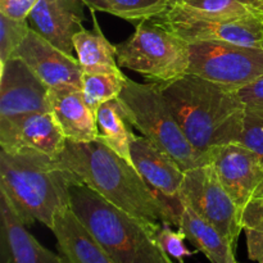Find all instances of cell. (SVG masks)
Here are the masks:
<instances>
[{
  "label": "cell",
  "mask_w": 263,
  "mask_h": 263,
  "mask_svg": "<svg viewBox=\"0 0 263 263\" xmlns=\"http://www.w3.org/2000/svg\"><path fill=\"white\" fill-rule=\"evenodd\" d=\"M117 63L154 82H168L187 73L189 43L157 22L141 21L128 40L116 45Z\"/></svg>",
  "instance_id": "6"
},
{
  "label": "cell",
  "mask_w": 263,
  "mask_h": 263,
  "mask_svg": "<svg viewBox=\"0 0 263 263\" xmlns=\"http://www.w3.org/2000/svg\"><path fill=\"white\" fill-rule=\"evenodd\" d=\"M154 20L186 43L223 41L263 49V14L208 17L171 2L168 9Z\"/></svg>",
  "instance_id": "8"
},
{
  "label": "cell",
  "mask_w": 263,
  "mask_h": 263,
  "mask_svg": "<svg viewBox=\"0 0 263 263\" xmlns=\"http://www.w3.org/2000/svg\"><path fill=\"white\" fill-rule=\"evenodd\" d=\"M49 105L67 141L90 143L98 139L97 115L85 102L81 87L73 85L49 89Z\"/></svg>",
  "instance_id": "16"
},
{
  "label": "cell",
  "mask_w": 263,
  "mask_h": 263,
  "mask_svg": "<svg viewBox=\"0 0 263 263\" xmlns=\"http://www.w3.org/2000/svg\"><path fill=\"white\" fill-rule=\"evenodd\" d=\"M66 138L50 112H35L0 118L2 151H33L57 158L66 146Z\"/></svg>",
  "instance_id": "11"
},
{
  "label": "cell",
  "mask_w": 263,
  "mask_h": 263,
  "mask_svg": "<svg viewBox=\"0 0 263 263\" xmlns=\"http://www.w3.org/2000/svg\"><path fill=\"white\" fill-rule=\"evenodd\" d=\"M117 100L128 123L171 156L182 171L203 166L164 99L158 82L139 84L127 77Z\"/></svg>",
  "instance_id": "5"
},
{
  "label": "cell",
  "mask_w": 263,
  "mask_h": 263,
  "mask_svg": "<svg viewBox=\"0 0 263 263\" xmlns=\"http://www.w3.org/2000/svg\"><path fill=\"white\" fill-rule=\"evenodd\" d=\"M243 229L263 230V198H253L243 210Z\"/></svg>",
  "instance_id": "29"
},
{
  "label": "cell",
  "mask_w": 263,
  "mask_h": 263,
  "mask_svg": "<svg viewBox=\"0 0 263 263\" xmlns=\"http://www.w3.org/2000/svg\"><path fill=\"white\" fill-rule=\"evenodd\" d=\"M99 135L98 140L112 149L120 157L125 158L130 163L131 161V143L134 140V134L128 127V121L126 120L118 100H110L104 103L98 109L97 113Z\"/></svg>",
  "instance_id": "21"
},
{
  "label": "cell",
  "mask_w": 263,
  "mask_h": 263,
  "mask_svg": "<svg viewBox=\"0 0 263 263\" xmlns=\"http://www.w3.org/2000/svg\"><path fill=\"white\" fill-rule=\"evenodd\" d=\"M192 12L208 17L239 18L263 14L261 0H171Z\"/></svg>",
  "instance_id": "23"
},
{
  "label": "cell",
  "mask_w": 263,
  "mask_h": 263,
  "mask_svg": "<svg viewBox=\"0 0 263 263\" xmlns=\"http://www.w3.org/2000/svg\"><path fill=\"white\" fill-rule=\"evenodd\" d=\"M157 244L159 248L164 252L168 257H172L180 263H184V259L192 257L194 252L190 251L185 246V234L179 229V231L172 230V225L170 223H162L157 230L156 235Z\"/></svg>",
  "instance_id": "27"
},
{
  "label": "cell",
  "mask_w": 263,
  "mask_h": 263,
  "mask_svg": "<svg viewBox=\"0 0 263 263\" xmlns=\"http://www.w3.org/2000/svg\"><path fill=\"white\" fill-rule=\"evenodd\" d=\"M238 143L253 152L263 164V108L246 107Z\"/></svg>",
  "instance_id": "25"
},
{
  "label": "cell",
  "mask_w": 263,
  "mask_h": 263,
  "mask_svg": "<svg viewBox=\"0 0 263 263\" xmlns=\"http://www.w3.org/2000/svg\"><path fill=\"white\" fill-rule=\"evenodd\" d=\"M261 2H262V3H263V0H261Z\"/></svg>",
  "instance_id": "33"
},
{
  "label": "cell",
  "mask_w": 263,
  "mask_h": 263,
  "mask_svg": "<svg viewBox=\"0 0 263 263\" xmlns=\"http://www.w3.org/2000/svg\"><path fill=\"white\" fill-rule=\"evenodd\" d=\"M131 161L149 186L167 202L182 204L180 200L185 172L171 156L159 149L145 136H134Z\"/></svg>",
  "instance_id": "15"
},
{
  "label": "cell",
  "mask_w": 263,
  "mask_h": 263,
  "mask_svg": "<svg viewBox=\"0 0 263 263\" xmlns=\"http://www.w3.org/2000/svg\"><path fill=\"white\" fill-rule=\"evenodd\" d=\"M158 85L202 164L212 148L238 143L246 105L236 91L190 73Z\"/></svg>",
  "instance_id": "2"
},
{
  "label": "cell",
  "mask_w": 263,
  "mask_h": 263,
  "mask_svg": "<svg viewBox=\"0 0 263 263\" xmlns=\"http://www.w3.org/2000/svg\"><path fill=\"white\" fill-rule=\"evenodd\" d=\"M91 13L94 28L92 30L84 28L73 37L74 51L77 54V61L81 66L82 73L92 74L122 72L117 63L116 45L108 41L95 18L94 10H91Z\"/></svg>",
  "instance_id": "20"
},
{
  "label": "cell",
  "mask_w": 263,
  "mask_h": 263,
  "mask_svg": "<svg viewBox=\"0 0 263 263\" xmlns=\"http://www.w3.org/2000/svg\"><path fill=\"white\" fill-rule=\"evenodd\" d=\"M3 263H61L59 254L41 246L26 229V223L7 195L0 192Z\"/></svg>",
  "instance_id": "17"
},
{
  "label": "cell",
  "mask_w": 263,
  "mask_h": 263,
  "mask_svg": "<svg viewBox=\"0 0 263 263\" xmlns=\"http://www.w3.org/2000/svg\"><path fill=\"white\" fill-rule=\"evenodd\" d=\"M127 77L122 73H82V94L90 109L97 115L104 103L116 100L123 90Z\"/></svg>",
  "instance_id": "24"
},
{
  "label": "cell",
  "mask_w": 263,
  "mask_h": 263,
  "mask_svg": "<svg viewBox=\"0 0 263 263\" xmlns=\"http://www.w3.org/2000/svg\"><path fill=\"white\" fill-rule=\"evenodd\" d=\"M55 163L156 233L162 223L179 228L181 213L149 186L133 163L98 139L90 143L67 141Z\"/></svg>",
  "instance_id": "1"
},
{
  "label": "cell",
  "mask_w": 263,
  "mask_h": 263,
  "mask_svg": "<svg viewBox=\"0 0 263 263\" xmlns=\"http://www.w3.org/2000/svg\"><path fill=\"white\" fill-rule=\"evenodd\" d=\"M50 230L61 263H115L71 207L57 213Z\"/></svg>",
  "instance_id": "18"
},
{
  "label": "cell",
  "mask_w": 263,
  "mask_h": 263,
  "mask_svg": "<svg viewBox=\"0 0 263 263\" xmlns=\"http://www.w3.org/2000/svg\"><path fill=\"white\" fill-rule=\"evenodd\" d=\"M89 9L108 13L128 22H141L161 15L171 0H82Z\"/></svg>",
  "instance_id": "22"
},
{
  "label": "cell",
  "mask_w": 263,
  "mask_h": 263,
  "mask_svg": "<svg viewBox=\"0 0 263 263\" xmlns=\"http://www.w3.org/2000/svg\"><path fill=\"white\" fill-rule=\"evenodd\" d=\"M247 248L252 261L263 263V230L246 229Z\"/></svg>",
  "instance_id": "31"
},
{
  "label": "cell",
  "mask_w": 263,
  "mask_h": 263,
  "mask_svg": "<svg viewBox=\"0 0 263 263\" xmlns=\"http://www.w3.org/2000/svg\"><path fill=\"white\" fill-rule=\"evenodd\" d=\"M236 95L246 107L263 108V76L236 90Z\"/></svg>",
  "instance_id": "30"
},
{
  "label": "cell",
  "mask_w": 263,
  "mask_h": 263,
  "mask_svg": "<svg viewBox=\"0 0 263 263\" xmlns=\"http://www.w3.org/2000/svg\"><path fill=\"white\" fill-rule=\"evenodd\" d=\"M69 205L115 263H174L157 244L156 230L87 185L69 187Z\"/></svg>",
  "instance_id": "4"
},
{
  "label": "cell",
  "mask_w": 263,
  "mask_h": 263,
  "mask_svg": "<svg viewBox=\"0 0 263 263\" xmlns=\"http://www.w3.org/2000/svg\"><path fill=\"white\" fill-rule=\"evenodd\" d=\"M254 198H263V181H262V184L259 185L258 189H257L256 194H254Z\"/></svg>",
  "instance_id": "32"
},
{
  "label": "cell",
  "mask_w": 263,
  "mask_h": 263,
  "mask_svg": "<svg viewBox=\"0 0 263 263\" xmlns=\"http://www.w3.org/2000/svg\"><path fill=\"white\" fill-rule=\"evenodd\" d=\"M73 184L81 182L46 154L0 152V192L27 226L39 221L51 229L57 213L71 207L69 187Z\"/></svg>",
  "instance_id": "3"
},
{
  "label": "cell",
  "mask_w": 263,
  "mask_h": 263,
  "mask_svg": "<svg viewBox=\"0 0 263 263\" xmlns=\"http://www.w3.org/2000/svg\"><path fill=\"white\" fill-rule=\"evenodd\" d=\"M207 163L212 164L221 184L243 211L263 181L258 157L240 143H228L211 149Z\"/></svg>",
  "instance_id": "10"
},
{
  "label": "cell",
  "mask_w": 263,
  "mask_h": 263,
  "mask_svg": "<svg viewBox=\"0 0 263 263\" xmlns=\"http://www.w3.org/2000/svg\"><path fill=\"white\" fill-rule=\"evenodd\" d=\"M12 57L25 62L49 89L62 85L82 89V69L77 58L62 51L32 30Z\"/></svg>",
  "instance_id": "13"
},
{
  "label": "cell",
  "mask_w": 263,
  "mask_h": 263,
  "mask_svg": "<svg viewBox=\"0 0 263 263\" xmlns=\"http://www.w3.org/2000/svg\"><path fill=\"white\" fill-rule=\"evenodd\" d=\"M236 263H238V262H236Z\"/></svg>",
  "instance_id": "34"
},
{
  "label": "cell",
  "mask_w": 263,
  "mask_h": 263,
  "mask_svg": "<svg viewBox=\"0 0 263 263\" xmlns=\"http://www.w3.org/2000/svg\"><path fill=\"white\" fill-rule=\"evenodd\" d=\"M187 73L236 91L263 76V49L223 41L189 43Z\"/></svg>",
  "instance_id": "7"
},
{
  "label": "cell",
  "mask_w": 263,
  "mask_h": 263,
  "mask_svg": "<svg viewBox=\"0 0 263 263\" xmlns=\"http://www.w3.org/2000/svg\"><path fill=\"white\" fill-rule=\"evenodd\" d=\"M31 31L27 20H12L0 14V63H5Z\"/></svg>",
  "instance_id": "26"
},
{
  "label": "cell",
  "mask_w": 263,
  "mask_h": 263,
  "mask_svg": "<svg viewBox=\"0 0 263 263\" xmlns=\"http://www.w3.org/2000/svg\"><path fill=\"white\" fill-rule=\"evenodd\" d=\"M180 200L212 223L235 246L244 230L243 211L226 192L212 164H203L185 172Z\"/></svg>",
  "instance_id": "9"
},
{
  "label": "cell",
  "mask_w": 263,
  "mask_h": 263,
  "mask_svg": "<svg viewBox=\"0 0 263 263\" xmlns=\"http://www.w3.org/2000/svg\"><path fill=\"white\" fill-rule=\"evenodd\" d=\"M179 229L197 251L202 252L211 263H236L234 244L212 223L185 204H182Z\"/></svg>",
  "instance_id": "19"
},
{
  "label": "cell",
  "mask_w": 263,
  "mask_h": 263,
  "mask_svg": "<svg viewBox=\"0 0 263 263\" xmlns=\"http://www.w3.org/2000/svg\"><path fill=\"white\" fill-rule=\"evenodd\" d=\"M35 112H50L49 87L25 62L12 57L2 64L0 118Z\"/></svg>",
  "instance_id": "12"
},
{
  "label": "cell",
  "mask_w": 263,
  "mask_h": 263,
  "mask_svg": "<svg viewBox=\"0 0 263 263\" xmlns=\"http://www.w3.org/2000/svg\"><path fill=\"white\" fill-rule=\"evenodd\" d=\"M86 7L82 0H39L27 17L30 28L68 55H73V37L84 30Z\"/></svg>",
  "instance_id": "14"
},
{
  "label": "cell",
  "mask_w": 263,
  "mask_h": 263,
  "mask_svg": "<svg viewBox=\"0 0 263 263\" xmlns=\"http://www.w3.org/2000/svg\"><path fill=\"white\" fill-rule=\"evenodd\" d=\"M39 0H0V14L12 20H27Z\"/></svg>",
  "instance_id": "28"
}]
</instances>
